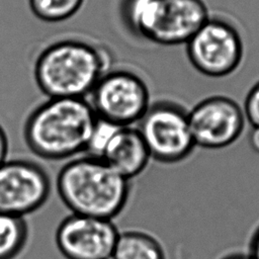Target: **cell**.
<instances>
[{
	"label": "cell",
	"instance_id": "6da1fadb",
	"mask_svg": "<svg viewBox=\"0 0 259 259\" xmlns=\"http://www.w3.org/2000/svg\"><path fill=\"white\" fill-rule=\"evenodd\" d=\"M108 49L73 36L48 44L36 56L33 78L48 98H87L100 78L111 69Z\"/></svg>",
	"mask_w": 259,
	"mask_h": 259
},
{
	"label": "cell",
	"instance_id": "7a4b0ae2",
	"mask_svg": "<svg viewBox=\"0 0 259 259\" xmlns=\"http://www.w3.org/2000/svg\"><path fill=\"white\" fill-rule=\"evenodd\" d=\"M96 120L85 98H48L26 117L23 139L27 148L40 159H74L86 153Z\"/></svg>",
	"mask_w": 259,
	"mask_h": 259
},
{
	"label": "cell",
	"instance_id": "3957f363",
	"mask_svg": "<svg viewBox=\"0 0 259 259\" xmlns=\"http://www.w3.org/2000/svg\"><path fill=\"white\" fill-rule=\"evenodd\" d=\"M130 181L102 159L87 155L66 163L56 186L72 213L112 221L127 203Z\"/></svg>",
	"mask_w": 259,
	"mask_h": 259
},
{
	"label": "cell",
	"instance_id": "277c9868",
	"mask_svg": "<svg viewBox=\"0 0 259 259\" xmlns=\"http://www.w3.org/2000/svg\"><path fill=\"white\" fill-rule=\"evenodd\" d=\"M122 16L136 35L160 46L186 45L210 17L203 0H124Z\"/></svg>",
	"mask_w": 259,
	"mask_h": 259
},
{
	"label": "cell",
	"instance_id": "5b68a950",
	"mask_svg": "<svg viewBox=\"0 0 259 259\" xmlns=\"http://www.w3.org/2000/svg\"><path fill=\"white\" fill-rule=\"evenodd\" d=\"M86 99L98 118L118 126H136L151 105L146 81L127 69H110Z\"/></svg>",
	"mask_w": 259,
	"mask_h": 259
},
{
	"label": "cell",
	"instance_id": "8992f818",
	"mask_svg": "<svg viewBox=\"0 0 259 259\" xmlns=\"http://www.w3.org/2000/svg\"><path fill=\"white\" fill-rule=\"evenodd\" d=\"M136 127L151 159L160 163H179L189 157L196 147L190 131L188 111L172 101L151 103Z\"/></svg>",
	"mask_w": 259,
	"mask_h": 259
},
{
	"label": "cell",
	"instance_id": "52a82bcc",
	"mask_svg": "<svg viewBox=\"0 0 259 259\" xmlns=\"http://www.w3.org/2000/svg\"><path fill=\"white\" fill-rule=\"evenodd\" d=\"M186 55L200 74L222 78L234 73L244 57L239 31L228 21L209 17L186 42Z\"/></svg>",
	"mask_w": 259,
	"mask_h": 259
},
{
	"label": "cell",
	"instance_id": "ba28073f",
	"mask_svg": "<svg viewBox=\"0 0 259 259\" xmlns=\"http://www.w3.org/2000/svg\"><path fill=\"white\" fill-rule=\"evenodd\" d=\"M188 120L195 146L209 150L234 144L246 124L243 107L224 95L209 96L196 103L188 111Z\"/></svg>",
	"mask_w": 259,
	"mask_h": 259
},
{
	"label": "cell",
	"instance_id": "9c48e42d",
	"mask_svg": "<svg viewBox=\"0 0 259 259\" xmlns=\"http://www.w3.org/2000/svg\"><path fill=\"white\" fill-rule=\"evenodd\" d=\"M46 170L27 160H6L0 165V212L22 217L40 208L51 194Z\"/></svg>",
	"mask_w": 259,
	"mask_h": 259
},
{
	"label": "cell",
	"instance_id": "30bf717a",
	"mask_svg": "<svg viewBox=\"0 0 259 259\" xmlns=\"http://www.w3.org/2000/svg\"><path fill=\"white\" fill-rule=\"evenodd\" d=\"M119 233L111 220L71 213L60 223L55 241L66 259H111Z\"/></svg>",
	"mask_w": 259,
	"mask_h": 259
},
{
	"label": "cell",
	"instance_id": "8fae6325",
	"mask_svg": "<svg viewBox=\"0 0 259 259\" xmlns=\"http://www.w3.org/2000/svg\"><path fill=\"white\" fill-rule=\"evenodd\" d=\"M100 159L121 176L131 180L147 168L151 156L138 128L121 126Z\"/></svg>",
	"mask_w": 259,
	"mask_h": 259
},
{
	"label": "cell",
	"instance_id": "7c38bea8",
	"mask_svg": "<svg viewBox=\"0 0 259 259\" xmlns=\"http://www.w3.org/2000/svg\"><path fill=\"white\" fill-rule=\"evenodd\" d=\"M111 259H168V254L155 236L131 230L119 233Z\"/></svg>",
	"mask_w": 259,
	"mask_h": 259
},
{
	"label": "cell",
	"instance_id": "4fadbf2b",
	"mask_svg": "<svg viewBox=\"0 0 259 259\" xmlns=\"http://www.w3.org/2000/svg\"><path fill=\"white\" fill-rule=\"evenodd\" d=\"M28 239V227L22 217L0 212V259H14Z\"/></svg>",
	"mask_w": 259,
	"mask_h": 259
},
{
	"label": "cell",
	"instance_id": "5bb4252c",
	"mask_svg": "<svg viewBox=\"0 0 259 259\" xmlns=\"http://www.w3.org/2000/svg\"><path fill=\"white\" fill-rule=\"evenodd\" d=\"M85 0H28L31 13L39 20L55 23L68 20L83 7Z\"/></svg>",
	"mask_w": 259,
	"mask_h": 259
},
{
	"label": "cell",
	"instance_id": "9a60e30c",
	"mask_svg": "<svg viewBox=\"0 0 259 259\" xmlns=\"http://www.w3.org/2000/svg\"><path fill=\"white\" fill-rule=\"evenodd\" d=\"M119 127L121 126L97 117L89 139L86 154L96 158H101L106 147Z\"/></svg>",
	"mask_w": 259,
	"mask_h": 259
},
{
	"label": "cell",
	"instance_id": "2e32d148",
	"mask_svg": "<svg viewBox=\"0 0 259 259\" xmlns=\"http://www.w3.org/2000/svg\"><path fill=\"white\" fill-rule=\"evenodd\" d=\"M243 110L246 120L253 126H259V81L249 90Z\"/></svg>",
	"mask_w": 259,
	"mask_h": 259
},
{
	"label": "cell",
	"instance_id": "e0dca14e",
	"mask_svg": "<svg viewBox=\"0 0 259 259\" xmlns=\"http://www.w3.org/2000/svg\"><path fill=\"white\" fill-rule=\"evenodd\" d=\"M247 253L249 254L251 259H259V224L251 234L248 243Z\"/></svg>",
	"mask_w": 259,
	"mask_h": 259
},
{
	"label": "cell",
	"instance_id": "ac0fdd59",
	"mask_svg": "<svg viewBox=\"0 0 259 259\" xmlns=\"http://www.w3.org/2000/svg\"><path fill=\"white\" fill-rule=\"evenodd\" d=\"M8 151H9L8 137L5 130L0 124V165L7 160Z\"/></svg>",
	"mask_w": 259,
	"mask_h": 259
},
{
	"label": "cell",
	"instance_id": "d6986e66",
	"mask_svg": "<svg viewBox=\"0 0 259 259\" xmlns=\"http://www.w3.org/2000/svg\"><path fill=\"white\" fill-rule=\"evenodd\" d=\"M249 144L253 151L259 154V126H253L249 135Z\"/></svg>",
	"mask_w": 259,
	"mask_h": 259
},
{
	"label": "cell",
	"instance_id": "ffe728a7",
	"mask_svg": "<svg viewBox=\"0 0 259 259\" xmlns=\"http://www.w3.org/2000/svg\"><path fill=\"white\" fill-rule=\"evenodd\" d=\"M219 259H251L247 252H240V251H233L227 254H224Z\"/></svg>",
	"mask_w": 259,
	"mask_h": 259
}]
</instances>
